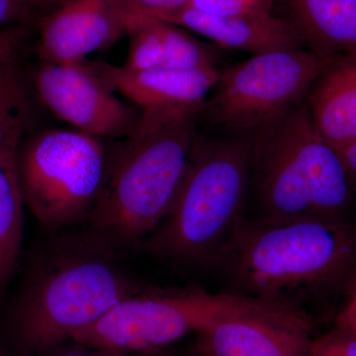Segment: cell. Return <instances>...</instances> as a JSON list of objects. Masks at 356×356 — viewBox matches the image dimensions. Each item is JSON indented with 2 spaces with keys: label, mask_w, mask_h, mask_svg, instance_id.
Here are the masks:
<instances>
[{
  "label": "cell",
  "mask_w": 356,
  "mask_h": 356,
  "mask_svg": "<svg viewBox=\"0 0 356 356\" xmlns=\"http://www.w3.org/2000/svg\"><path fill=\"white\" fill-rule=\"evenodd\" d=\"M210 266L229 293L304 312L356 273V227L343 220L266 222L243 216Z\"/></svg>",
  "instance_id": "6da1fadb"
},
{
  "label": "cell",
  "mask_w": 356,
  "mask_h": 356,
  "mask_svg": "<svg viewBox=\"0 0 356 356\" xmlns=\"http://www.w3.org/2000/svg\"><path fill=\"white\" fill-rule=\"evenodd\" d=\"M98 236H60L26 276L9 318L14 356H41L86 329L143 287Z\"/></svg>",
  "instance_id": "7a4b0ae2"
},
{
  "label": "cell",
  "mask_w": 356,
  "mask_h": 356,
  "mask_svg": "<svg viewBox=\"0 0 356 356\" xmlns=\"http://www.w3.org/2000/svg\"><path fill=\"white\" fill-rule=\"evenodd\" d=\"M197 110H145L110 154L108 175L88 221L116 248L136 245L172 209L197 143Z\"/></svg>",
  "instance_id": "3957f363"
},
{
  "label": "cell",
  "mask_w": 356,
  "mask_h": 356,
  "mask_svg": "<svg viewBox=\"0 0 356 356\" xmlns=\"http://www.w3.org/2000/svg\"><path fill=\"white\" fill-rule=\"evenodd\" d=\"M250 168L257 203L250 219L336 221L353 200V182L341 154L318 132L304 103L254 131Z\"/></svg>",
  "instance_id": "277c9868"
},
{
  "label": "cell",
  "mask_w": 356,
  "mask_h": 356,
  "mask_svg": "<svg viewBox=\"0 0 356 356\" xmlns=\"http://www.w3.org/2000/svg\"><path fill=\"white\" fill-rule=\"evenodd\" d=\"M250 139L197 140L172 209L147 236V250L184 264H210L245 216Z\"/></svg>",
  "instance_id": "5b68a950"
},
{
  "label": "cell",
  "mask_w": 356,
  "mask_h": 356,
  "mask_svg": "<svg viewBox=\"0 0 356 356\" xmlns=\"http://www.w3.org/2000/svg\"><path fill=\"white\" fill-rule=\"evenodd\" d=\"M102 138L65 129L24 134L16 149L23 200L40 224L60 231L88 221L108 175Z\"/></svg>",
  "instance_id": "8992f818"
},
{
  "label": "cell",
  "mask_w": 356,
  "mask_h": 356,
  "mask_svg": "<svg viewBox=\"0 0 356 356\" xmlns=\"http://www.w3.org/2000/svg\"><path fill=\"white\" fill-rule=\"evenodd\" d=\"M259 303V299L229 292H140L122 300L70 339L86 348L109 353L156 350L189 332L201 334L218 321L245 313Z\"/></svg>",
  "instance_id": "52a82bcc"
},
{
  "label": "cell",
  "mask_w": 356,
  "mask_h": 356,
  "mask_svg": "<svg viewBox=\"0 0 356 356\" xmlns=\"http://www.w3.org/2000/svg\"><path fill=\"white\" fill-rule=\"evenodd\" d=\"M327 60L302 48L252 56L220 72L204 111L229 130L254 132L304 103Z\"/></svg>",
  "instance_id": "ba28073f"
},
{
  "label": "cell",
  "mask_w": 356,
  "mask_h": 356,
  "mask_svg": "<svg viewBox=\"0 0 356 356\" xmlns=\"http://www.w3.org/2000/svg\"><path fill=\"white\" fill-rule=\"evenodd\" d=\"M31 83L40 102L57 118L102 139L128 137L142 116V110L119 99L86 62H40Z\"/></svg>",
  "instance_id": "9c48e42d"
},
{
  "label": "cell",
  "mask_w": 356,
  "mask_h": 356,
  "mask_svg": "<svg viewBox=\"0 0 356 356\" xmlns=\"http://www.w3.org/2000/svg\"><path fill=\"white\" fill-rule=\"evenodd\" d=\"M311 324L305 312L261 301L201 332L206 356H308Z\"/></svg>",
  "instance_id": "30bf717a"
},
{
  "label": "cell",
  "mask_w": 356,
  "mask_h": 356,
  "mask_svg": "<svg viewBox=\"0 0 356 356\" xmlns=\"http://www.w3.org/2000/svg\"><path fill=\"white\" fill-rule=\"evenodd\" d=\"M40 62L79 64L127 35L119 0H70L40 20Z\"/></svg>",
  "instance_id": "8fae6325"
},
{
  "label": "cell",
  "mask_w": 356,
  "mask_h": 356,
  "mask_svg": "<svg viewBox=\"0 0 356 356\" xmlns=\"http://www.w3.org/2000/svg\"><path fill=\"white\" fill-rule=\"evenodd\" d=\"M91 69L115 93L145 110L204 111L206 98L214 89L220 72L216 67L200 70H132L105 62L90 63Z\"/></svg>",
  "instance_id": "7c38bea8"
},
{
  "label": "cell",
  "mask_w": 356,
  "mask_h": 356,
  "mask_svg": "<svg viewBox=\"0 0 356 356\" xmlns=\"http://www.w3.org/2000/svg\"><path fill=\"white\" fill-rule=\"evenodd\" d=\"M196 33L222 48L252 55L302 48L301 38L289 21L276 17L264 6L231 16H211L184 9L161 19Z\"/></svg>",
  "instance_id": "4fadbf2b"
},
{
  "label": "cell",
  "mask_w": 356,
  "mask_h": 356,
  "mask_svg": "<svg viewBox=\"0 0 356 356\" xmlns=\"http://www.w3.org/2000/svg\"><path fill=\"white\" fill-rule=\"evenodd\" d=\"M130 38L122 67L132 70H200L215 67L213 51L184 28L165 21L125 13Z\"/></svg>",
  "instance_id": "5bb4252c"
},
{
  "label": "cell",
  "mask_w": 356,
  "mask_h": 356,
  "mask_svg": "<svg viewBox=\"0 0 356 356\" xmlns=\"http://www.w3.org/2000/svg\"><path fill=\"white\" fill-rule=\"evenodd\" d=\"M314 126L334 149L356 140V57L327 60L307 95Z\"/></svg>",
  "instance_id": "9a60e30c"
},
{
  "label": "cell",
  "mask_w": 356,
  "mask_h": 356,
  "mask_svg": "<svg viewBox=\"0 0 356 356\" xmlns=\"http://www.w3.org/2000/svg\"><path fill=\"white\" fill-rule=\"evenodd\" d=\"M303 44L323 58L356 57V0H288Z\"/></svg>",
  "instance_id": "2e32d148"
},
{
  "label": "cell",
  "mask_w": 356,
  "mask_h": 356,
  "mask_svg": "<svg viewBox=\"0 0 356 356\" xmlns=\"http://www.w3.org/2000/svg\"><path fill=\"white\" fill-rule=\"evenodd\" d=\"M24 134L0 151V295L19 262L24 224V200L16 170V149Z\"/></svg>",
  "instance_id": "e0dca14e"
},
{
  "label": "cell",
  "mask_w": 356,
  "mask_h": 356,
  "mask_svg": "<svg viewBox=\"0 0 356 356\" xmlns=\"http://www.w3.org/2000/svg\"><path fill=\"white\" fill-rule=\"evenodd\" d=\"M30 110L29 92L19 62L0 65V151L13 137L25 134Z\"/></svg>",
  "instance_id": "ac0fdd59"
},
{
  "label": "cell",
  "mask_w": 356,
  "mask_h": 356,
  "mask_svg": "<svg viewBox=\"0 0 356 356\" xmlns=\"http://www.w3.org/2000/svg\"><path fill=\"white\" fill-rule=\"evenodd\" d=\"M308 356H356V334L337 325L331 331L312 339Z\"/></svg>",
  "instance_id": "d6986e66"
},
{
  "label": "cell",
  "mask_w": 356,
  "mask_h": 356,
  "mask_svg": "<svg viewBox=\"0 0 356 356\" xmlns=\"http://www.w3.org/2000/svg\"><path fill=\"white\" fill-rule=\"evenodd\" d=\"M191 0H119L124 13L161 19L187 8Z\"/></svg>",
  "instance_id": "ffe728a7"
},
{
  "label": "cell",
  "mask_w": 356,
  "mask_h": 356,
  "mask_svg": "<svg viewBox=\"0 0 356 356\" xmlns=\"http://www.w3.org/2000/svg\"><path fill=\"white\" fill-rule=\"evenodd\" d=\"M261 3L255 0H191L187 8L211 16L238 15Z\"/></svg>",
  "instance_id": "44dd1931"
},
{
  "label": "cell",
  "mask_w": 356,
  "mask_h": 356,
  "mask_svg": "<svg viewBox=\"0 0 356 356\" xmlns=\"http://www.w3.org/2000/svg\"><path fill=\"white\" fill-rule=\"evenodd\" d=\"M28 37L29 29L26 24L0 29V65L18 60Z\"/></svg>",
  "instance_id": "7402d4cb"
},
{
  "label": "cell",
  "mask_w": 356,
  "mask_h": 356,
  "mask_svg": "<svg viewBox=\"0 0 356 356\" xmlns=\"http://www.w3.org/2000/svg\"><path fill=\"white\" fill-rule=\"evenodd\" d=\"M33 11L26 0H0V29L25 24Z\"/></svg>",
  "instance_id": "603a6c76"
},
{
  "label": "cell",
  "mask_w": 356,
  "mask_h": 356,
  "mask_svg": "<svg viewBox=\"0 0 356 356\" xmlns=\"http://www.w3.org/2000/svg\"><path fill=\"white\" fill-rule=\"evenodd\" d=\"M339 325L350 330L356 334V285L351 293L350 298L339 316Z\"/></svg>",
  "instance_id": "cb8c5ba5"
},
{
  "label": "cell",
  "mask_w": 356,
  "mask_h": 356,
  "mask_svg": "<svg viewBox=\"0 0 356 356\" xmlns=\"http://www.w3.org/2000/svg\"><path fill=\"white\" fill-rule=\"evenodd\" d=\"M341 158L343 159L344 166L348 170L353 187L356 186V140L339 149Z\"/></svg>",
  "instance_id": "d4e9b609"
},
{
  "label": "cell",
  "mask_w": 356,
  "mask_h": 356,
  "mask_svg": "<svg viewBox=\"0 0 356 356\" xmlns=\"http://www.w3.org/2000/svg\"><path fill=\"white\" fill-rule=\"evenodd\" d=\"M26 1L33 10H40L47 14L64 6L70 0H26Z\"/></svg>",
  "instance_id": "484cf974"
},
{
  "label": "cell",
  "mask_w": 356,
  "mask_h": 356,
  "mask_svg": "<svg viewBox=\"0 0 356 356\" xmlns=\"http://www.w3.org/2000/svg\"><path fill=\"white\" fill-rule=\"evenodd\" d=\"M0 356H9L8 353H7L6 346H4L1 339H0Z\"/></svg>",
  "instance_id": "4316f807"
},
{
  "label": "cell",
  "mask_w": 356,
  "mask_h": 356,
  "mask_svg": "<svg viewBox=\"0 0 356 356\" xmlns=\"http://www.w3.org/2000/svg\"><path fill=\"white\" fill-rule=\"evenodd\" d=\"M62 356H86V355H81V353H65V355H62Z\"/></svg>",
  "instance_id": "83f0119b"
},
{
  "label": "cell",
  "mask_w": 356,
  "mask_h": 356,
  "mask_svg": "<svg viewBox=\"0 0 356 356\" xmlns=\"http://www.w3.org/2000/svg\"><path fill=\"white\" fill-rule=\"evenodd\" d=\"M255 1L259 2V3H261L262 0H255Z\"/></svg>",
  "instance_id": "f1b7e54d"
}]
</instances>
